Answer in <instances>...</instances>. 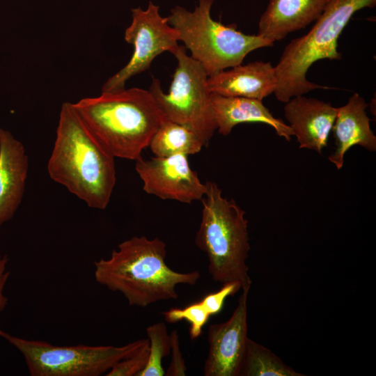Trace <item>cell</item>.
I'll return each mask as SVG.
<instances>
[{"instance_id": "obj_25", "label": "cell", "mask_w": 376, "mask_h": 376, "mask_svg": "<svg viewBox=\"0 0 376 376\" xmlns=\"http://www.w3.org/2000/svg\"><path fill=\"white\" fill-rule=\"evenodd\" d=\"M7 255L0 254V314L3 311L8 304V298L4 295V288L10 276V272L7 269L8 263Z\"/></svg>"}, {"instance_id": "obj_10", "label": "cell", "mask_w": 376, "mask_h": 376, "mask_svg": "<svg viewBox=\"0 0 376 376\" xmlns=\"http://www.w3.org/2000/svg\"><path fill=\"white\" fill-rule=\"evenodd\" d=\"M135 169L143 182V189L163 200L191 203L201 200L206 192L196 171L189 165L187 156L176 155L136 160Z\"/></svg>"}, {"instance_id": "obj_16", "label": "cell", "mask_w": 376, "mask_h": 376, "mask_svg": "<svg viewBox=\"0 0 376 376\" xmlns=\"http://www.w3.org/2000/svg\"><path fill=\"white\" fill-rule=\"evenodd\" d=\"M329 0H269L257 35L273 42L306 28L321 16Z\"/></svg>"}, {"instance_id": "obj_8", "label": "cell", "mask_w": 376, "mask_h": 376, "mask_svg": "<svg viewBox=\"0 0 376 376\" xmlns=\"http://www.w3.org/2000/svg\"><path fill=\"white\" fill-rule=\"evenodd\" d=\"M177 66L169 92L165 93L160 81L153 78L149 87L166 119L194 131L205 146L209 144L217 124L203 66L188 55L185 46L178 45L173 53Z\"/></svg>"}, {"instance_id": "obj_21", "label": "cell", "mask_w": 376, "mask_h": 376, "mask_svg": "<svg viewBox=\"0 0 376 376\" xmlns=\"http://www.w3.org/2000/svg\"><path fill=\"white\" fill-rule=\"evenodd\" d=\"M168 323H175L185 320L190 324L189 336L191 340L198 338L202 334L203 327L211 316L202 302L198 301L184 308H172L162 312Z\"/></svg>"}, {"instance_id": "obj_22", "label": "cell", "mask_w": 376, "mask_h": 376, "mask_svg": "<svg viewBox=\"0 0 376 376\" xmlns=\"http://www.w3.org/2000/svg\"><path fill=\"white\" fill-rule=\"evenodd\" d=\"M149 358V341L132 356L116 363L106 376H139Z\"/></svg>"}, {"instance_id": "obj_3", "label": "cell", "mask_w": 376, "mask_h": 376, "mask_svg": "<svg viewBox=\"0 0 376 376\" xmlns=\"http://www.w3.org/2000/svg\"><path fill=\"white\" fill-rule=\"evenodd\" d=\"M47 171L89 207L109 205L116 182L115 157L86 129L71 102L61 106Z\"/></svg>"}, {"instance_id": "obj_5", "label": "cell", "mask_w": 376, "mask_h": 376, "mask_svg": "<svg viewBox=\"0 0 376 376\" xmlns=\"http://www.w3.org/2000/svg\"><path fill=\"white\" fill-rule=\"evenodd\" d=\"M376 0H329L321 16L305 35L292 40L274 66L276 98L283 103L292 97L329 87L309 81L310 67L322 59L340 60L338 39L352 17L365 8H373Z\"/></svg>"}, {"instance_id": "obj_6", "label": "cell", "mask_w": 376, "mask_h": 376, "mask_svg": "<svg viewBox=\"0 0 376 376\" xmlns=\"http://www.w3.org/2000/svg\"><path fill=\"white\" fill-rule=\"evenodd\" d=\"M194 11L176 6L167 17L179 34L191 57L204 68L208 77L242 64L251 52L274 46L258 35L237 31L235 24L225 25L211 17L213 0H198Z\"/></svg>"}, {"instance_id": "obj_7", "label": "cell", "mask_w": 376, "mask_h": 376, "mask_svg": "<svg viewBox=\"0 0 376 376\" xmlns=\"http://www.w3.org/2000/svg\"><path fill=\"white\" fill-rule=\"evenodd\" d=\"M0 337L22 354L31 376H100L148 343L145 338L122 346L56 345L13 336L1 329Z\"/></svg>"}, {"instance_id": "obj_20", "label": "cell", "mask_w": 376, "mask_h": 376, "mask_svg": "<svg viewBox=\"0 0 376 376\" xmlns=\"http://www.w3.org/2000/svg\"><path fill=\"white\" fill-rule=\"evenodd\" d=\"M146 332L149 341V358L146 368L139 376L165 375L162 359L171 354V336L166 324L162 322L148 327Z\"/></svg>"}, {"instance_id": "obj_24", "label": "cell", "mask_w": 376, "mask_h": 376, "mask_svg": "<svg viewBox=\"0 0 376 376\" xmlns=\"http://www.w3.org/2000/svg\"><path fill=\"white\" fill-rule=\"evenodd\" d=\"M171 336V363L165 371L166 376H184L186 375L187 366L180 349L178 331L173 330Z\"/></svg>"}, {"instance_id": "obj_12", "label": "cell", "mask_w": 376, "mask_h": 376, "mask_svg": "<svg viewBox=\"0 0 376 376\" xmlns=\"http://www.w3.org/2000/svg\"><path fill=\"white\" fill-rule=\"evenodd\" d=\"M336 113L337 108L331 103L304 95L292 97L284 106V116L299 148L319 154L327 146Z\"/></svg>"}, {"instance_id": "obj_11", "label": "cell", "mask_w": 376, "mask_h": 376, "mask_svg": "<svg viewBox=\"0 0 376 376\" xmlns=\"http://www.w3.org/2000/svg\"><path fill=\"white\" fill-rule=\"evenodd\" d=\"M250 288L242 289L237 305L225 322L208 329L209 349L205 376H240L247 336V299Z\"/></svg>"}, {"instance_id": "obj_2", "label": "cell", "mask_w": 376, "mask_h": 376, "mask_svg": "<svg viewBox=\"0 0 376 376\" xmlns=\"http://www.w3.org/2000/svg\"><path fill=\"white\" fill-rule=\"evenodd\" d=\"M166 245L162 240L133 236L118 245L107 259L94 262L95 281L109 290L121 293L130 306L176 299V286L194 285L198 271L178 272L166 263Z\"/></svg>"}, {"instance_id": "obj_18", "label": "cell", "mask_w": 376, "mask_h": 376, "mask_svg": "<svg viewBox=\"0 0 376 376\" xmlns=\"http://www.w3.org/2000/svg\"><path fill=\"white\" fill-rule=\"evenodd\" d=\"M204 143L191 129L166 119L152 136L150 145L157 157L191 155L199 152Z\"/></svg>"}, {"instance_id": "obj_4", "label": "cell", "mask_w": 376, "mask_h": 376, "mask_svg": "<svg viewBox=\"0 0 376 376\" xmlns=\"http://www.w3.org/2000/svg\"><path fill=\"white\" fill-rule=\"evenodd\" d=\"M201 221L195 243L208 259L212 279L222 285L238 282L242 290L251 288L246 265L250 244L246 212L233 199L224 197L214 182H205Z\"/></svg>"}, {"instance_id": "obj_1", "label": "cell", "mask_w": 376, "mask_h": 376, "mask_svg": "<svg viewBox=\"0 0 376 376\" xmlns=\"http://www.w3.org/2000/svg\"><path fill=\"white\" fill-rule=\"evenodd\" d=\"M73 108L91 136L113 157L136 160L166 119L149 90L122 88L85 97Z\"/></svg>"}, {"instance_id": "obj_9", "label": "cell", "mask_w": 376, "mask_h": 376, "mask_svg": "<svg viewBox=\"0 0 376 376\" xmlns=\"http://www.w3.org/2000/svg\"><path fill=\"white\" fill-rule=\"evenodd\" d=\"M132 22L125 29V40L133 45L129 62L103 84L102 92L125 88L132 77L147 70L152 61L164 52L173 53L178 47L177 30L159 13V6L149 1L146 9H131Z\"/></svg>"}, {"instance_id": "obj_14", "label": "cell", "mask_w": 376, "mask_h": 376, "mask_svg": "<svg viewBox=\"0 0 376 376\" xmlns=\"http://www.w3.org/2000/svg\"><path fill=\"white\" fill-rule=\"evenodd\" d=\"M28 168L23 144L0 127V226L13 218L21 203Z\"/></svg>"}, {"instance_id": "obj_15", "label": "cell", "mask_w": 376, "mask_h": 376, "mask_svg": "<svg viewBox=\"0 0 376 376\" xmlns=\"http://www.w3.org/2000/svg\"><path fill=\"white\" fill-rule=\"evenodd\" d=\"M368 107L364 98L354 93L345 105L337 108L331 130L335 150L328 159L338 170L343 166L345 155L352 146L359 145L372 152L376 150V136L366 113Z\"/></svg>"}, {"instance_id": "obj_13", "label": "cell", "mask_w": 376, "mask_h": 376, "mask_svg": "<svg viewBox=\"0 0 376 376\" xmlns=\"http://www.w3.org/2000/svg\"><path fill=\"white\" fill-rule=\"evenodd\" d=\"M276 84L274 66L260 61L235 65L207 79L210 93L260 100L274 93Z\"/></svg>"}, {"instance_id": "obj_23", "label": "cell", "mask_w": 376, "mask_h": 376, "mask_svg": "<svg viewBox=\"0 0 376 376\" xmlns=\"http://www.w3.org/2000/svg\"><path fill=\"white\" fill-rule=\"evenodd\" d=\"M240 290H242V286L238 282L226 283L223 284L218 291L205 296L201 301L210 315H213L221 311L224 303L228 297L234 295Z\"/></svg>"}, {"instance_id": "obj_17", "label": "cell", "mask_w": 376, "mask_h": 376, "mask_svg": "<svg viewBox=\"0 0 376 376\" xmlns=\"http://www.w3.org/2000/svg\"><path fill=\"white\" fill-rule=\"evenodd\" d=\"M211 103L220 134L228 135L233 127L244 123H260L269 125L277 135L290 141L294 136L290 127L275 118L263 100L242 97L223 96L211 93Z\"/></svg>"}, {"instance_id": "obj_19", "label": "cell", "mask_w": 376, "mask_h": 376, "mask_svg": "<svg viewBox=\"0 0 376 376\" xmlns=\"http://www.w3.org/2000/svg\"><path fill=\"white\" fill-rule=\"evenodd\" d=\"M267 347L247 340L240 376H303Z\"/></svg>"}]
</instances>
